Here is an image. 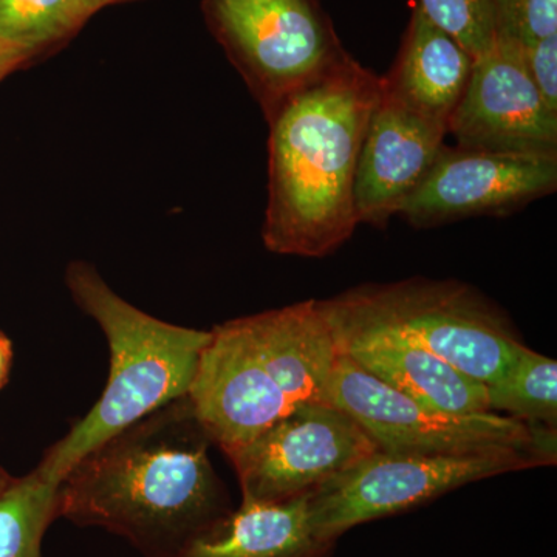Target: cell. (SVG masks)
I'll return each mask as SVG.
<instances>
[{
    "label": "cell",
    "mask_w": 557,
    "mask_h": 557,
    "mask_svg": "<svg viewBox=\"0 0 557 557\" xmlns=\"http://www.w3.org/2000/svg\"><path fill=\"white\" fill-rule=\"evenodd\" d=\"M376 449L368 432L344 410L329 403H306L223 453L239 479L242 502L282 504L310 496Z\"/></svg>",
    "instance_id": "cell-8"
},
{
    "label": "cell",
    "mask_w": 557,
    "mask_h": 557,
    "mask_svg": "<svg viewBox=\"0 0 557 557\" xmlns=\"http://www.w3.org/2000/svg\"><path fill=\"white\" fill-rule=\"evenodd\" d=\"M90 17L83 0H0V60L25 67L72 39Z\"/></svg>",
    "instance_id": "cell-17"
},
{
    "label": "cell",
    "mask_w": 557,
    "mask_h": 557,
    "mask_svg": "<svg viewBox=\"0 0 557 557\" xmlns=\"http://www.w3.org/2000/svg\"><path fill=\"white\" fill-rule=\"evenodd\" d=\"M237 322L260 368L293 408L324 403L341 351L317 299L239 318Z\"/></svg>",
    "instance_id": "cell-14"
},
{
    "label": "cell",
    "mask_w": 557,
    "mask_h": 557,
    "mask_svg": "<svg viewBox=\"0 0 557 557\" xmlns=\"http://www.w3.org/2000/svg\"><path fill=\"white\" fill-rule=\"evenodd\" d=\"M188 395L86 454L60 485V519L126 539L145 557H177L233 509Z\"/></svg>",
    "instance_id": "cell-1"
},
{
    "label": "cell",
    "mask_w": 557,
    "mask_h": 557,
    "mask_svg": "<svg viewBox=\"0 0 557 557\" xmlns=\"http://www.w3.org/2000/svg\"><path fill=\"white\" fill-rule=\"evenodd\" d=\"M416 5L474 58L496 42L494 0H417Z\"/></svg>",
    "instance_id": "cell-20"
},
{
    "label": "cell",
    "mask_w": 557,
    "mask_h": 557,
    "mask_svg": "<svg viewBox=\"0 0 557 557\" xmlns=\"http://www.w3.org/2000/svg\"><path fill=\"white\" fill-rule=\"evenodd\" d=\"M324 403L344 410L388 453L472 456L536 454L556 465L557 429L527 426L498 413H449L399 394L341 354Z\"/></svg>",
    "instance_id": "cell-6"
},
{
    "label": "cell",
    "mask_w": 557,
    "mask_h": 557,
    "mask_svg": "<svg viewBox=\"0 0 557 557\" xmlns=\"http://www.w3.org/2000/svg\"><path fill=\"white\" fill-rule=\"evenodd\" d=\"M474 62L460 42L416 5L394 65L381 81L388 95L448 131Z\"/></svg>",
    "instance_id": "cell-15"
},
{
    "label": "cell",
    "mask_w": 557,
    "mask_h": 557,
    "mask_svg": "<svg viewBox=\"0 0 557 557\" xmlns=\"http://www.w3.org/2000/svg\"><path fill=\"white\" fill-rule=\"evenodd\" d=\"M330 327L341 354L413 401L442 412H490L485 383L406 336L379 327Z\"/></svg>",
    "instance_id": "cell-13"
},
{
    "label": "cell",
    "mask_w": 557,
    "mask_h": 557,
    "mask_svg": "<svg viewBox=\"0 0 557 557\" xmlns=\"http://www.w3.org/2000/svg\"><path fill=\"white\" fill-rule=\"evenodd\" d=\"M14 478H11L9 472L5 471V469L0 468V494L3 493V491L7 490L13 483Z\"/></svg>",
    "instance_id": "cell-25"
},
{
    "label": "cell",
    "mask_w": 557,
    "mask_h": 557,
    "mask_svg": "<svg viewBox=\"0 0 557 557\" xmlns=\"http://www.w3.org/2000/svg\"><path fill=\"white\" fill-rule=\"evenodd\" d=\"M138 2V0H83L86 9L90 11L91 16L102 9H108L110 5H120V3Z\"/></svg>",
    "instance_id": "cell-24"
},
{
    "label": "cell",
    "mask_w": 557,
    "mask_h": 557,
    "mask_svg": "<svg viewBox=\"0 0 557 557\" xmlns=\"http://www.w3.org/2000/svg\"><path fill=\"white\" fill-rule=\"evenodd\" d=\"M487 408L527 426L557 429V362L525 344L504 375L486 384Z\"/></svg>",
    "instance_id": "cell-18"
},
{
    "label": "cell",
    "mask_w": 557,
    "mask_h": 557,
    "mask_svg": "<svg viewBox=\"0 0 557 557\" xmlns=\"http://www.w3.org/2000/svg\"><path fill=\"white\" fill-rule=\"evenodd\" d=\"M318 306L330 325L392 330L485 384L504 375L523 346L504 310L450 278L362 284Z\"/></svg>",
    "instance_id": "cell-4"
},
{
    "label": "cell",
    "mask_w": 557,
    "mask_h": 557,
    "mask_svg": "<svg viewBox=\"0 0 557 557\" xmlns=\"http://www.w3.org/2000/svg\"><path fill=\"white\" fill-rule=\"evenodd\" d=\"M14 70L10 67L9 64H7L5 61L0 60V81L3 78H7V76L10 75V73H13Z\"/></svg>",
    "instance_id": "cell-26"
},
{
    "label": "cell",
    "mask_w": 557,
    "mask_h": 557,
    "mask_svg": "<svg viewBox=\"0 0 557 557\" xmlns=\"http://www.w3.org/2000/svg\"><path fill=\"white\" fill-rule=\"evenodd\" d=\"M528 75L549 109L557 112V35L547 36L522 49Z\"/></svg>",
    "instance_id": "cell-22"
},
{
    "label": "cell",
    "mask_w": 557,
    "mask_h": 557,
    "mask_svg": "<svg viewBox=\"0 0 557 557\" xmlns=\"http://www.w3.org/2000/svg\"><path fill=\"white\" fill-rule=\"evenodd\" d=\"M201 13L267 121L348 54L319 0H201Z\"/></svg>",
    "instance_id": "cell-5"
},
{
    "label": "cell",
    "mask_w": 557,
    "mask_h": 557,
    "mask_svg": "<svg viewBox=\"0 0 557 557\" xmlns=\"http://www.w3.org/2000/svg\"><path fill=\"white\" fill-rule=\"evenodd\" d=\"M448 134L458 148L557 159V112L528 75L522 47L497 39L475 58Z\"/></svg>",
    "instance_id": "cell-10"
},
{
    "label": "cell",
    "mask_w": 557,
    "mask_h": 557,
    "mask_svg": "<svg viewBox=\"0 0 557 557\" xmlns=\"http://www.w3.org/2000/svg\"><path fill=\"white\" fill-rule=\"evenodd\" d=\"M448 131L383 89L370 116L355 174L359 225L384 228L426 177Z\"/></svg>",
    "instance_id": "cell-12"
},
{
    "label": "cell",
    "mask_w": 557,
    "mask_h": 557,
    "mask_svg": "<svg viewBox=\"0 0 557 557\" xmlns=\"http://www.w3.org/2000/svg\"><path fill=\"white\" fill-rule=\"evenodd\" d=\"M496 40H508L525 49L547 36L557 35V0H494Z\"/></svg>",
    "instance_id": "cell-21"
},
{
    "label": "cell",
    "mask_w": 557,
    "mask_h": 557,
    "mask_svg": "<svg viewBox=\"0 0 557 557\" xmlns=\"http://www.w3.org/2000/svg\"><path fill=\"white\" fill-rule=\"evenodd\" d=\"M557 189V159L443 145L426 177L399 208L418 230L479 215L512 214Z\"/></svg>",
    "instance_id": "cell-9"
},
{
    "label": "cell",
    "mask_w": 557,
    "mask_h": 557,
    "mask_svg": "<svg viewBox=\"0 0 557 557\" xmlns=\"http://www.w3.org/2000/svg\"><path fill=\"white\" fill-rule=\"evenodd\" d=\"M542 467H548L545 460L520 450L434 456L376 449L311 494V522L319 536L338 542L351 528L410 511L457 487Z\"/></svg>",
    "instance_id": "cell-7"
},
{
    "label": "cell",
    "mask_w": 557,
    "mask_h": 557,
    "mask_svg": "<svg viewBox=\"0 0 557 557\" xmlns=\"http://www.w3.org/2000/svg\"><path fill=\"white\" fill-rule=\"evenodd\" d=\"M310 496L282 504L242 502L197 534L177 557H332L336 542L314 530Z\"/></svg>",
    "instance_id": "cell-16"
},
{
    "label": "cell",
    "mask_w": 557,
    "mask_h": 557,
    "mask_svg": "<svg viewBox=\"0 0 557 557\" xmlns=\"http://www.w3.org/2000/svg\"><path fill=\"white\" fill-rule=\"evenodd\" d=\"M188 397L222 450L244 445L295 409L260 368L237 319L211 330Z\"/></svg>",
    "instance_id": "cell-11"
},
{
    "label": "cell",
    "mask_w": 557,
    "mask_h": 557,
    "mask_svg": "<svg viewBox=\"0 0 557 557\" xmlns=\"http://www.w3.org/2000/svg\"><path fill=\"white\" fill-rule=\"evenodd\" d=\"M65 285L78 309L104 333L110 373L94 408L47 450L36 468L53 483H61L81 458L106 440L188 395L211 341V332L180 327L132 306L84 260L69 263Z\"/></svg>",
    "instance_id": "cell-3"
},
{
    "label": "cell",
    "mask_w": 557,
    "mask_h": 557,
    "mask_svg": "<svg viewBox=\"0 0 557 557\" xmlns=\"http://www.w3.org/2000/svg\"><path fill=\"white\" fill-rule=\"evenodd\" d=\"M60 485L33 469L0 494V557H42V541L60 519Z\"/></svg>",
    "instance_id": "cell-19"
},
{
    "label": "cell",
    "mask_w": 557,
    "mask_h": 557,
    "mask_svg": "<svg viewBox=\"0 0 557 557\" xmlns=\"http://www.w3.org/2000/svg\"><path fill=\"white\" fill-rule=\"evenodd\" d=\"M380 95L381 76L348 53L267 121L269 251L321 259L354 236L355 174Z\"/></svg>",
    "instance_id": "cell-2"
},
{
    "label": "cell",
    "mask_w": 557,
    "mask_h": 557,
    "mask_svg": "<svg viewBox=\"0 0 557 557\" xmlns=\"http://www.w3.org/2000/svg\"><path fill=\"white\" fill-rule=\"evenodd\" d=\"M11 358H13V351H11L10 341L0 335V387L5 386L9 379Z\"/></svg>",
    "instance_id": "cell-23"
}]
</instances>
